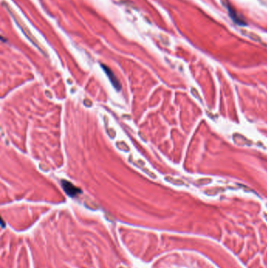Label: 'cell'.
I'll return each mask as SVG.
<instances>
[{
  "label": "cell",
  "mask_w": 267,
  "mask_h": 268,
  "mask_svg": "<svg viewBox=\"0 0 267 268\" xmlns=\"http://www.w3.org/2000/svg\"><path fill=\"white\" fill-rule=\"evenodd\" d=\"M61 184H62V187H63L65 193L67 195H69L70 197H75V196L82 193L81 189L77 187L76 186H74L72 183L67 181V180H63L61 181Z\"/></svg>",
  "instance_id": "6da1fadb"
},
{
  "label": "cell",
  "mask_w": 267,
  "mask_h": 268,
  "mask_svg": "<svg viewBox=\"0 0 267 268\" xmlns=\"http://www.w3.org/2000/svg\"><path fill=\"white\" fill-rule=\"evenodd\" d=\"M5 6H6V8H7V9H8V10H9V11H10V13L11 14H12V16L13 17V18H14V20L16 21V22H17V24H18V26L20 27L21 28V30H22V31H23V32H24V34L26 35V36L28 37V39H29L31 40V41H32V43H34V44L35 45V46H36L37 47H38V46L39 47V43H37V41H36V39H34V37H33V35H32L31 34V33H30L29 30H28V29L27 28V27L25 26V25H24V24L22 23L21 21H20V19L17 18V17L15 16V15H14V13H12V11H11L10 9L9 8V6H8V5H7V4H6ZM39 49H40V50H41V48H40V47H39Z\"/></svg>",
  "instance_id": "7a4b0ae2"
},
{
  "label": "cell",
  "mask_w": 267,
  "mask_h": 268,
  "mask_svg": "<svg viewBox=\"0 0 267 268\" xmlns=\"http://www.w3.org/2000/svg\"><path fill=\"white\" fill-rule=\"evenodd\" d=\"M103 67V70L104 71L106 72V74L107 75V76L109 77V79H110V81L112 83V85L114 86V87L117 90H120L121 89V84H120V82L117 79V77L115 76V75L114 74V72L111 71V69L109 68L108 67H107L105 65H102Z\"/></svg>",
  "instance_id": "3957f363"
},
{
  "label": "cell",
  "mask_w": 267,
  "mask_h": 268,
  "mask_svg": "<svg viewBox=\"0 0 267 268\" xmlns=\"http://www.w3.org/2000/svg\"><path fill=\"white\" fill-rule=\"evenodd\" d=\"M266 220H267V215H266Z\"/></svg>",
  "instance_id": "277c9868"
}]
</instances>
